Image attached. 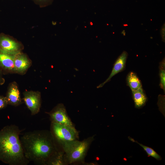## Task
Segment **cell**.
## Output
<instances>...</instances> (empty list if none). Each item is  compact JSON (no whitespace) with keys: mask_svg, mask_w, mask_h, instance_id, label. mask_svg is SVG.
<instances>
[{"mask_svg":"<svg viewBox=\"0 0 165 165\" xmlns=\"http://www.w3.org/2000/svg\"><path fill=\"white\" fill-rule=\"evenodd\" d=\"M128 56L127 53L125 51H123L115 61L108 77L104 82L97 87V88L103 87L105 83L109 82L113 76L125 69Z\"/></svg>","mask_w":165,"mask_h":165,"instance_id":"10","label":"cell"},{"mask_svg":"<svg viewBox=\"0 0 165 165\" xmlns=\"http://www.w3.org/2000/svg\"><path fill=\"white\" fill-rule=\"evenodd\" d=\"M31 60L28 56L22 52L15 55L14 69L15 73L25 74L32 65Z\"/></svg>","mask_w":165,"mask_h":165,"instance_id":"8","label":"cell"},{"mask_svg":"<svg viewBox=\"0 0 165 165\" xmlns=\"http://www.w3.org/2000/svg\"><path fill=\"white\" fill-rule=\"evenodd\" d=\"M45 113L49 116L51 122L75 126L63 104H58L50 112Z\"/></svg>","mask_w":165,"mask_h":165,"instance_id":"6","label":"cell"},{"mask_svg":"<svg viewBox=\"0 0 165 165\" xmlns=\"http://www.w3.org/2000/svg\"><path fill=\"white\" fill-rule=\"evenodd\" d=\"M23 44L16 39L3 33H0V50L6 53L15 55L22 52Z\"/></svg>","mask_w":165,"mask_h":165,"instance_id":"5","label":"cell"},{"mask_svg":"<svg viewBox=\"0 0 165 165\" xmlns=\"http://www.w3.org/2000/svg\"><path fill=\"white\" fill-rule=\"evenodd\" d=\"M50 131L60 146L65 142L79 139V132L75 126L51 122Z\"/></svg>","mask_w":165,"mask_h":165,"instance_id":"4","label":"cell"},{"mask_svg":"<svg viewBox=\"0 0 165 165\" xmlns=\"http://www.w3.org/2000/svg\"><path fill=\"white\" fill-rule=\"evenodd\" d=\"M126 81L127 85L131 91L136 90L142 87V85L139 78L134 72L131 71L128 74Z\"/></svg>","mask_w":165,"mask_h":165,"instance_id":"13","label":"cell"},{"mask_svg":"<svg viewBox=\"0 0 165 165\" xmlns=\"http://www.w3.org/2000/svg\"><path fill=\"white\" fill-rule=\"evenodd\" d=\"M68 165L64 153L62 150L52 157L48 161L47 165Z\"/></svg>","mask_w":165,"mask_h":165,"instance_id":"14","label":"cell"},{"mask_svg":"<svg viewBox=\"0 0 165 165\" xmlns=\"http://www.w3.org/2000/svg\"><path fill=\"white\" fill-rule=\"evenodd\" d=\"M3 73L2 71L0 69V85H2L5 82V79L3 77Z\"/></svg>","mask_w":165,"mask_h":165,"instance_id":"19","label":"cell"},{"mask_svg":"<svg viewBox=\"0 0 165 165\" xmlns=\"http://www.w3.org/2000/svg\"><path fill=\"white\" fill-rule=\"evenodd\" d=\"M128 138L132 142L137 143L141 146L149 156L152 157L158 160H161V156L152 148L139 143L130 137H128Z\"/></svg>","mask_w":165,"mask_h":165,"instance_id":"15","label":"cell"},{"mask_svg":"<svg viewBox=\"0 0 165 165\" xmlns=\"http://www.w3.org/2000/svg\"><path fill=\"white\" fill-rule=\"evenodd\" d=\"M5 97L8 105L17 106L23 103L18 86L16 82L13 81L9 83Z\"/></svg>","mask_w":165,"mask_h":165,"instance_id":"9","label":"cell"},{"mask_svg":"<svg viewBox=\"0 0 165 165\" xmlns=\"http://www.w3.org/2000/svg\"><path fill=\"white\" fill-rule=\"evenodd\" d=\"M165 59L160 63L159 66L160 86L165 93Z\"/></svg>","mask_w":165,"mask_h":165,"instance_id":"16","label":"cell"},{"mask_svg":"<svg viewBox=\"0 0 165 165\" xmlns=\"http://www.w3.org/2000/svg\"><path fill=\"white\" fill-rule=\"evenodd\" d=\"M40 8H43L50 5L54 0H31Z\"/></svg>","mask_w":165,"mask_h":165,"instance_id":"17","label":"cell"},{"mask_svg":"<svg viewBox=\"0 0 165 165\" xmlns=\"http://www.w3.org/2000/svg\"><path fill=\"white\" fill-rule=\"evenodd\" d=\"M20 139L25 157L35 164L47 165L52 157L63 150L48 130L28 132Z\"/></svg>","mask_w":165,"mask_h":165,"instance_id":"1","label":"cell"},{"mask_svg":"<svg viewBox=\"0 0 165 165\" xmlns=\"http://www.w3.org/2000/svg\"><path fill=\"white\" fill-rule=\"evenodd\" d=\"M161 36L163 40H165V26H163L161 29Z\"/></svg>","mask_w":165,"mask_h":165,"instance_id":"20","label":"cell"},{"mask_svg":"<svg viewBox=\"0 0 165 165\" xmlns=\"http://www.w3.org/2000/svg\"><path fill=\"white\" fill-rule=\"evenodd\" d=\"M24 102L30 111L31 115H35L40 111L41 105V92L38 91H25L23 92Z\"/></svg>","mask_w":165,"mask_h":165,"instance_id":"7","label":"cell"},{"mask_svg":"<svg viewBox=\"0 0 165 165\" xmlns=\"http://www.w3.org/2000/svg\"><path fill=\"white\" fill-rule=\"evenodd\" d=\"M132 92L135 108H142L145 105L147 101V97L142 88L132 91Z\"/></svg>","mask_w":165,"mask_h":165,"instance_id":"12","label":"cell"},{"mask_svg":"<svg viewBox=\"0 0 165 165\" xmlns=\"http://www.w3.org/2000/svg\"><path fill=\"white\" fill-rule=\"evenodd\" d=\"M20 130L15 125L4 127L0 130V161L9 165H27L19 137Z\"/></svg>","mask_w":165,"mask_h":165,"instance_id":"2","label":"cell"},{"mask_svg":"<svg viewBox=\"0 0 165 165\" xmlns=\"http://www.w3.org/2000/svg\"><path fill=\"white\" fill-rule=\"evenodd\" d=\"M15 55L0 50V69L3 74L15 73L14 69Z\"/></svg>","mask_w":165,"mask_h":165,"instance_id":"11","label":"cell"},{"mask_svg":"<svg viewBox=\"0 0 165 165\" xmlns=\"http://www.w3.org/2000/svg\"><path fill=\"white\" fill-rule=\"evenodd\" d=\"M95 135L82 141L77 140L65 142L60 147L64 151L67 164L85 163V159Z\"/></svg>","mask_w":165,"mask_h":165,"instance_id":"3","label":"cell"},{"mask_svg":"<svg viewBox=\"0 0 165 165\" xmlns=\"http://www.w3.org/2000/svg\"><path fill=\"white\" fill-rule=\"evenodd\" d=\"M8 105L5 97L0 95V110L5 108Z\"/></svg>","mask_w":165,"mask_h":165,"instance_id":"18","label":"cell"}]
</instances>
